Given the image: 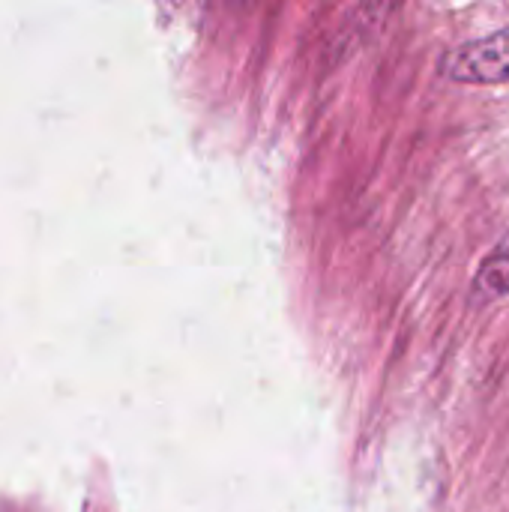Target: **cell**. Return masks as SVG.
Here are the masks:
<instances>
[{
  "mask_svg": "<svg viewBox=\"0 0 509 512\" xmlns=\"http://www.w3.org/2000/svg\"><path fill=\"white\" fill-rule=\"evenodd\" d=\"M444 69L450 78L471 84L509 81V27L453 48L444 60Z\"/></svg>",
  "mask_w": 509,
  "mask_h": 512,
  "instance_id": "obj_1",
  "label": "cell"
},
{
  "mask_svg": "<svg viewBox=\"0 0 509 512\" xmlns=\"http://www.w3.org/2000/svg\"><path fill=\"white\" fill-rule=\"evenodd\" d=\"M474 288L483 300H492V297H501L509 291V237H504L492 255L483 261L477 279H474Z\"/></svg>",
  "mask_w": 509,
  "mask_h": 512,
  "instance_id": "obj_2",
  "label": "cell"
}]
</instances>
